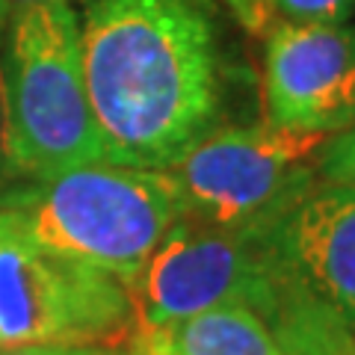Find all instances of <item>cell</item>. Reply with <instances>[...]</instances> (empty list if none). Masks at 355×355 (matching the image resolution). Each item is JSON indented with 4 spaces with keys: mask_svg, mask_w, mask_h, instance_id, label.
Masks as SVG:
<instances>
[{
    "mask_svg": "<svg viewBox=\"0 0 355 355\" xmlns=\"http://www.w3.org/2000/svg\"><path fill=\"white\" fill-rule=\"evenodd\" d=\"M80 60L107 163L163 172L219 128L222 48L205 0H86Z\"/></svg>",
    "mask_w": 355,
    "mask_h": 355,
    "instance_id": "1",
    "label": "cell"
},
{
    "mask_svg": "<svg viewBox=\"0 0 355 355\" xmlns=\"http://www.w3.org/2000/svg\"><path fill=\"white\" fill-rule=\"evenodd\" d=\"M175 222L178 202L160 169L101 160L0 190V231L125 284Z\"/></svg>",
    "mask_w": 355,
    "mask_h": 355,
    "instance_id": "2",
    "label": "cell"
},
{
    "mask_svg": "<svg viewBox=\"0 0 355 355\" xmlns=\"http://www.w3.org/2000/svg\"><path fill=\"white\" fill-rule=\"evenodd\" d=\"M0 65L18 178H48L104 160L83 80L80 12L71 0L12 9Z\"/></svg>",
    "mask_w": 355,
    "mask_h": 355,
    "instance_id": "3",
    "label": "cell"
},
{
    "mask_svg": "<svg viewBox=\"0 0 355 355\" xmlns=\"http://www.w3.org/2000/svg\"><path fill=\"white\" fill-rule=\"evenodd\" d=\"M323 133H296L272 121L216 128L163 169L178 216L222 231H266L320 184Z\"/></svg>",
    "mask_w": 355,
    "mask_h": 355,
    "instance_id": "4",
    "label": "cell"
},
{
    "mask_svg": "<svg viewBox=\"0 0 355 355\" xmlns=\"http://www.w3.org/2000/svg\"><path fill=\"white\" fill-rule=\"evenodd\" d=\"M133 329L125 282L0 231V349L113 347Z\"/></svg>",
    "mask_w": 355,
    "mask_h": 355,
    "instance_id": "5",
    "label": "cell"
},
{
    "mask_svg": "<svg viewBox=\"0 0 355 355\" xmlns=\"http://www.w3.org/2000/svg\"><path fill=\"white\" fill-rule=\"evenodd\" d=\"M125 287L137 329H157L225 305L263 317L275 296V266L263 231H222L178 216Z\"/></svg>",
    "mask_w": 355,
    "mask_h": 355,
    "instance_id": "6",
    "label": "cell"
},
{
    "mask_svg": "<svg viewBox=\"0 0 355 355\" xmlns=\"http://www.w3.org/2000/svg\"><path fill=\"white\" fill-rule=\"evenodd\" d=\"M266 121L335 137L355 128V27L282 24L266 42Z\"/></svg>",
    "mask_w": 355,
    "mask_h": 355,
    "instance_id": "7",
    "label": "cell"
},
{
    "mask_svg": "<svg viewBox=\"0 0 355 355\" xmlns=\"http://www.w3.org/2000/svg\"><path fill=\"white\" fill-rule=\"evenodd\" d=\"M284 282L355 329V184L320 181L263 231Z\"/></svg>",
    "mask_w": 355,
    "mask_h": 355,
    "instance_id": "8",
    "label": "cell"
},
{
    "mask_svg": "<svg viewBox=\"0 0 355 355\" xmlns=\"http://www.w3.org/2000/svg\"><path fill=\"white\" fill-rule=\"evenodd\" d=\"M146 355H284L252 308L225 305L172 320L157 329H133Z\"/></svg>",
    "mask_w": 355,
    "mask_h": 355,
    "instance_id": "9",
    "label": "cell"
},
{
    "mask_svg": "<svg viewBox=\"0 0 355 355\" xmlns=\"http://www.w3.org/2000/svg\"><path fill=\"white\" fill-rule=\"evenodd\" d=\"M266 6L284 24H343L355 12V0H266Z\"/></svg>",
    "mask_w": 355,
    "mask_h": 355,
    "instance_id": "10",
    "label": "cell"
},
{
    "mask_svg": "<svg viewBox=\"0 0 355 355\" xmlns=\"http://www.w3.org/2000/svg\"><path fill=\"white\" fill-rule=\"evenodd\" d=\"M320 181L355 184V128L326 139L323 157H320Z\"/></svg>",
    "mask_w": 355,
    "mask_h": 355,
    "instance_id": "11",
    "label": "cell"
},
{
    "mask_svg": "<svg viewBox=\"0 0 355 355\" xmlns=\"http://www.w3.org/2000/svg\"><path fill=\"white\" fill-rule=\"evenodd\" d=\"M9 9L0 3V42H3V27H6ZM21 181L18 169L12 163V148H9V121H6V95H3V65H0V190L9 184Z\"/></svg>",
    "mask_w": 355,
    "mask_h": 355,
    "instance_id": "12",
    "label": "cell"
},
{
    "mask_svg": "<svg viewBox=\"0 0 355 355\" xmlns=\"http://www.w3.org/2000/svg\"><path fill=\"white\" fill-rule=\"evenodd\" d=\"M222 3H225L249 30H261L263 21L270 18V6H266V0H222Z\"/></svg>",
    "mask_w": 355,
    "mask_h": 355,
    "instance_id": "13",
    "label": "cell"
},
{
    "mask_svg": "<svg viewBox=\"0 0 355 355\" xmlns=\"http://www.w3.org/2000/svg\"><path fill=\"white\" fill-rule=\"evenodd\" d=\"M101 347H60V343H39V347L0 349V355H98Z\"/></svg>",
    "mask_w": 355,
    "mask_h": 355,
    "instance_id": "14",
    "label": "cell"
},
{
    "mask_svg": "<svg viewBox=\"0 0 355 355\" xmlns=\"http://www.w3.org/2000/svg\"><path fill=\"white\" fill-rule=\"evenodd\" d=\"M98 355H146V349H142V343L137 340V335H130L128 340L113 343V347H101Z\"/></svg>",
    "mask_w": 355,
    "mask_h": 355,
    "instance_id": "15",
    "label": "cell"
},
{
    "mask_svg": "<svg viewBox=\"0 0 355 355\" xmlns=\"http://www.w3.org/2000/svg\"><path fill=\"white\" fill-rule=\"evenodd\" d=\"M0 3H3L9 12H12V9H18V6H30V3H51V0H0Z\"/></svg>",
    "mask_w": 355,
    "mask_h": 355,
    "instance_id": "16",
    "label": "cell"
}]
</instances>
